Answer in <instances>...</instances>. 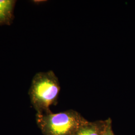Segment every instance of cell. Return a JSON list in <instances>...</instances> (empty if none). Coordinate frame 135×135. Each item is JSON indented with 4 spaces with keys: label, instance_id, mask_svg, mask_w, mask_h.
I'll return each mask as SVG.
<instances>
[{
    "label": "cell",
    "instance_id": "cell-1",
    "mask_svg": "<svg viewBox=\"0 0 135 135\" xmlns=\"http://www.w3.org/2000/svg\"><path fill=\"white\" fill-rule=\"evenodd\" d=\"M60 92L59 81L53 71L36 74L33 79L29 94L37 114L50 112V107L58 103Z\"/></svg>",
    "mask_w": 135,
    "mask_h": 135
},
{
    "label": "cell",
    "instance_id": "cell-2",
    "mask_svg": "<svg viewBox=\"0 0 135 135\" xmlns=\"http://www.w3.org/2000/svg\"><path fill=\"white\" fill-rule=\"evenodd\" d=\"M36 120L44 135H72L88 121L74 110L36 114Z\"/></svg>",
    "mask_w": 135,
    "mask_h": 135
},
{
    "label": "cell",
    "instance_id": "cell-3",
    "mask_svg": "<svg viewBox=\"0 0 135 135\" xmlns=\"http://www.w3.org/2000/svg\"><path fill=\"white\" fill-rule=\"evenodd\" d=\"M108 120L87 121L72 135H102L106 129Z\"/></svg>",
    "mask_w": 135,
    "mask_h": 135
},
{
    "label": "cell",
    "instance_id": "cell-4",
    "mask_svg": "<svg viewBox=\"0 0 135 135\" xmlns=\"http://www.w3.org/2000/svg\"><path fill=\"white\" fill-rule=\"evenodd\" d=\"M15 3L12 0H0V25H10L12 22Z\"/></svg>",
    "mask_w": 135,
    "mask_h": 135
},
{
    "label": "cell",
    "instance_id": "cell-5",
    "mask_svg": "<svg viewBox=\"0 0 135 135\" xmlns=\"http://www.w3.org/2000/svg\"><path fill=\"white\" fill-rule=\"evenodd\" d=\"M106 129L102 135H115L112 129V121L111 118H108Z\"/></svg>",
    "mask_w": 135,
    "mask_h": 135
}]
</instances>
